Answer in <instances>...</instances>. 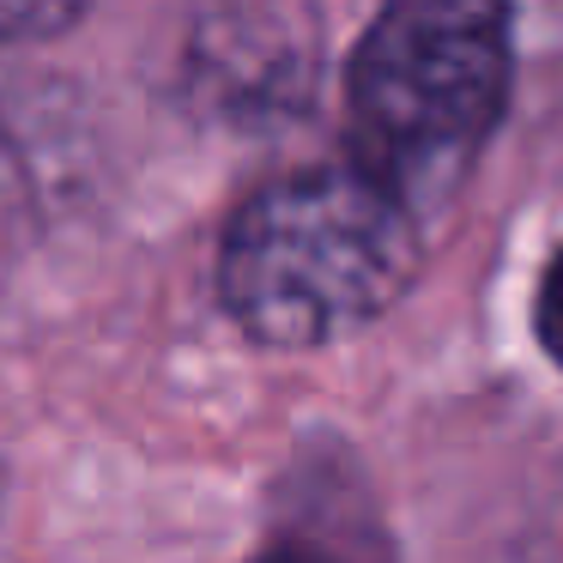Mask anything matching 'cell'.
<instances>
[{
  "mask_svg": "<svg viewBox=\"0 0 563 563\" xmlns=\"http://www.w3.org/2000/svg\"><path fill=\"white\" fill-rule=\"evenodd\" d=\"M418 212L352 164L255 188L219 249V297L261 345L309 352L369 328L418 273Z\"/></svg>",
  "mask_w": 563,
  "mask_h": 563,
  "instance_id": "cell-1",
  "label": "cell"
},
{
  "mask_svg": "<svg viewBox=\"0 0 563 563\" xmlns=\"http://www.w3.org/2000/svg\"><path fill=\"white\" fill-rule=\"evenodd\" d=\"M515 79L509 0H388L345 67L352 170L406 212L454 195Z\"/></svg>",
  "mask_w": 563,
  "mask_h": 563,
  "instance_id": "cell-2",
  "label": "cell"
},
{
  "mask_svg": "<svg viewBox=\"0 0 563 563\" xmlns=\"http://www.w3.org/2000/svg\"><path fill=\"white\" fill-rule=\"evenodd\" d=\"M188 67L224 110L249 115L303 103L316 79L309 13H291V0H231L224 13H207L195 25Z\"/></svg>",
  "mask_w": 563,
  "mask_h": 563,
  "instance_id": "cell-3",
  "label": "cell"
},
{
  "mask_svg": "<svg viewBox=\"0 0 563 563\" xmlns=\"http://www.w3.org/2000/svg\"><path fill=\"white\" fill-rule=\"evenodd\" d=\"M86 13V0H0V43H43Z\"/></svg>",
  "mask_w": 563,
  "mask_h": 563,
  "instance_id": "cell-4",
  "label": "cell"
},
{
  "mask_svg": "<svg viewBox=\"0 0 563 563\" xmlns=\"http://www.w3.org/2000/svg\"><path fill=\"white\" fill-rule=\"evenodd\" d=\"M533 333L545 345V357L563 369V249L551 255L545 279H539V297H533Z\"/></svg>",
  "mask_w": 563,
  "mask_h": 563,
  "instance_id": "cell-5",
  "label": "cell"
},
{
  "mask_svg": "<svg viewBox=\"0 0 563 563\" xmlns=\"http://www.w3.org/2000/svg\"><path fill=\"white\" fill-rule=\"evenodd\" d=\"M0 485H7V478H0Z\"/></svg>",
  "mask_w": 563,
  "mask_h": 563,
  "instance_id": "cell-6",
  "label": "cell"
}]
</instances>
